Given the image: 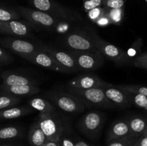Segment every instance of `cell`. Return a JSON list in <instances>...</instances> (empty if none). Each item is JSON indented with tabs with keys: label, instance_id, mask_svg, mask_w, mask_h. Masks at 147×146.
<instances>
[{
	"label": "cell",
	"instance_id": "52a82bcc",
	"mask_svg": "<svg viewBox=\"0 0 147 146\" xmlns=\"http://www.w3.org/2000/svg\"><path fill=\"white\" fill-rule=\"evenodd\" d=\"M105 115L99 111L85 113L78 123V128L83 135L95 139L100 134L105 123Z\"/></svg>",
	"mask_w": 147,
	"mask_h": 146
},
{
	"label": "cell",
	"instance_id": "e575fe53",
	"mask_svg": "<svg viewBox=\"0 0 147 146\" xmlns=\"http://www.w3.org/2000/svg\"><path fill=\"white\" fill-rule=\"evenodd\" d=\"M14 59L12 57L9 55L8 53L1 48H0V63L1 64H9V63L12 62Z\"/></svg>",
	"mask_w": 147,
	"mask_h": 146
},
{
	"label": "cell",
	"instance_id": "74e56055",
	"mask_svg": "<svg viewBox=\"0 0 147 146\" xmlns=\"http://www.w3.org/2000/svg\"><path fill=\"white\" fill-rule=\"evenodd\" d=\"M75 140V145L76 146H96L93 145H90L88 143H87L86 142H85L84 140H81V139L77 138Z\"/></svg>",
	"mask_w": 147,
	"mask_h": 146
},
{
	"label": "cell",
	"instance_id": "7402d4cb",
	"mask_svg": "<svg viewBox=\"0 0 147 146\" xmlns=\"http://www.w3.org/2000/svg\"><path fill=\"white\" fill-rule=\"evenodd\" d=\"M24 130L20 126L11 125L0 127V140L11 141L24 137Z\"/></svg>",
	"mask_w": 147,
	"mask_h": 146
},
{
	"label": "cell",
	"instance_id": "484cf974",
	"mask_svg": "<svg viewBox=\"0 0 147 146\" xmlns=\"http://www.w3.org/2000/svg\"><path fill=\"white\" fill-rule=\"evenodd\" d=\"M22 97H15L7 94H1L0 95V110L16 106L21 102Z\"/></svg>",
	"mask_w": 147,
	"mask_h": 146
},
{
	"label": "cell",
	"instance_id": "2e32d148",
	"mask_svg": "<svg viewBox=\"0 0 147 146\" xmlns=\"http://www.w3.org/2000/svg\"><path fill=\"white\" fill-rule=\"evenodd\" d=\"M2 87L21 85V84H34L37 85V80L30 75L17 72L15 71H5L1 74Z\"/></svg>",
	"mask_w": 147,
	"mask_h": 146
},
{
	"label": "cell",
	"instance_id": "d6a6232c",
	"mask_svg": "<svg viewBox=\"0 0 147 146\" xmlns=\"http://www.w3.org/2000/svg\"><path fill=\"white\" fill-rule=\"evenodd\" d=\"M104 0H83V9L86 12H88L92 9L103 6Z\"/></svg>",
	"mask_w": 147,
	"mask_h": 146
},
{
	"label": "cell",
	"instance_id": "603a6c76",
	"mask_svg": "<svg viewBox=\"0 0 147 146\" xmlns=\"http://www.w3.org/2000/svg\"><path fill=\"white\" fill-rule=\"evenodd\" d=\"M29 104L33 110H37L40 113L51 114L56 113L54 104L49 100L42 97H33L29 101Z\"/></svg>",
	"mask_w": 147,
	"mask_h": 146
},
{
	"label": "cell",
	"instance_id": "ac0fdd59",
	"mask_svg": "<svg viewBox=\"0 0 147 146\" xmlns=\"http://www.w3.org/2000/svg\"><path fill=\"white\" fill-rule=\"evenodd\" d=\"M131 135L127 119L118 120L112 123L106 135V142Z\"/></svg>",
	"mask_w": 147,
	"mask_h": 146
},
{
	"label": "cell",
	"instance_id": "1f68e13d",
	"mask_svg": "<svg viewBox=\"0 0 147 146\" xmlns=\"http://www.w3.org/2000/svg\"><path fill=\"white\" fill-rule=\"evenodd\" d=\"M133 64L135 67L147 70V52L139 54L133 60Z\"/></svg>",
	"mask_w": 147,
	"mask_h": 146
},
{
	"label": "cell",
	"instance_id": "d6986e66",
	"mask_svg": "<svg viewBox=\"0 0 147 146\" xmlns=\"http://www.w3.org/2000/svg\"><path fill=\"white\" fill-rule=\"evenodd\" d=\"M34 111L30 106H13L0 110V120H12L30 114Z\"/></svg>",
	"mask_w": 147,
	"mask_h": 146
},
{
	"label": "cell",
	"instance_id": "f546056e",
	"mask_svg": "<svg viewBox=\"0 0 147 146\" xmlns=\"http://www.w3.org/2000/svg\"><path fill=\"white\" fill-rule=\"evenodd\" d=\"M87 13L88 17L89 19L93 23H96V21L100 17L104 15L106 13V9L101 6V7H98L94 9H92L90 11H88Z\"/></svg>",
	"mask_w": 147,
	"mask_h": 146
},
{
	"label": "cell",
	"instance_id": "6da1fadb",
	"mask_svg": "<svg viewBox=\"0 0 147 146\" xmlns=\"http://www.w3.org/2000/svg\"><path fill=\"white\" fill-rule=\"evenodd\" d=\"M46 95L55 107L65 113L77 114L85 110L86 106L82 100L69 92L54 90L47 92Z\"/></svg>",
	"mask_w": 147,
	"mask_h": 146
},
{
	"label": "cell",
	"instance_id": "d590c367",
	"mask_svg": "<svg viewBox=\"0 0 147 146\" xmlns=\"http://www.w3.org/2000/svg\"><path fill=\"white\" fill-rule=\"evenodd\" d=\"M95 24H96L98 26H99V27H107L109 24H111V21L110 20H109V19L108 18L107 16L106 15V14H105L104 15H103L101 17H100V18L96 21Z\"/></svg>",
	"mask_w": 147,
	"mask_h": 146
},
{
	"label": "cell",
	"instance_id": "ba28073f",
	"mask_svg": "<svg viewBox=\"0 0 147 146\" xmlns=\"http://www.w3.org/2000/svg\"><path fill=\"white\" fill-rule=\"evenodd\" d=\"M68 51L74 57L79 71L89 72L100 68L104 64V56L98 50L86 52Z\"/></svg>",
	"mask_w": 147,
	"mask_h": 146
},
{
	"label": "cell",
	"instance_id": "7c38bea8",
	"mask_svg": "<svg viewBox=\"0 0 147 146\" xmlns=\"http://www.w3.org/2000/svg\"><path fill=\"white\" fill-rule=\"evenodd\" d=\"M111 84V83L106 82L102 80L97 74L89 72L76 76L68 82V87L87 90L93 88H104Z\"/></svg>",
	"mask_w": 147,
	"mask_h": 146
},
{
	"label": "cell",
	"instance_id": "f35d334b",
	"mask_svg": "<svg viewBox=\"0 0 147 146\" xmlns=\"http://www.w3.org/2000/svg\"><path fill=\"white\" fill-rule=\"evenodd\" d=\"M0 146H22L20 144L12 143L10 141H2L0 140Z\"/></svg>",
	"mask_w": 147,
	"mask_h": 146
},
{
	"label": "cell",
	"instance_id": "44dd1931",
	"mask_svg": "<svg viewBox=\"0 0 147 146\" xmlns=\"http://www.w3.org/2000/svg\"><path fill=\"white\" fill-rule=\"evenodd\" d=\"M130 128L131 135L139 137L147 127V118L143 116L134 115L127 119Z\"/></svg>",
	"mask_w": 147,
	"mask_h": 146
},
{
	"label": "cell",
	"instance_id": "d4e9b609",
	"mask_svg": "<svg viewBox=\"0 0 147 146\" xmlns=\"http://www.w3.org/2000/svg\"><path fill=\"white\" fill-rule=\"evenodd\" d=\"M105 14L110 20L111 24L119 25L121 24L124 18V8L106 9Z\"/></svg>",
	"mask_w": 147,
	"mask_h": 146
},
{
	"label": "cell",
	"instance_id": "9a60e30c",
	"mask_svg": "<svg viewBox=\"0 0 147 146\" xmlns=\"http://www.w3.org/2000/svg\"><path fill=\"white\" fill-rule=\"evenodd\" d=\"M102 89L106 97L115 107L126 108L131 105L126 92L119 88L117 85L111 84Z\"/></svg>",
	"mask_w": 147,
	"mask_h": 146
},
{
	"label": "cell",
	"instance_id": "f1b7e54d",
	"mask_svg": "<svg viewBox=\"0 0 147 146\" xmlns=\"http://www.w3.org/2000/svg\"><path fill=\"white\" fill-rule=\"evenodd\" d=\"M117 86L119 88L126 91L141 93L147 97V87L145 86L139 84H117Z\"/></svg>",
	"mask_w": 147,
	"mask_h": 146
},
{
	"label": "cell",
	"instance_id": "5b68a950",
	"mask_svg": "<svg viewBox=\"0 0 147 146\" xmlns=\"http://www.w3.org/2000/svg\"><path fill=\"white\" fill-rule=\"evenodd\" d=\"M37 122L47 140H59L62 135L68 129L67 124L56 115V113H40Z\"/></svg>",
	"mask_w": 147,
	"mask_h": 146
},
{
	"label": "cell",
	"instance_id": "ffe728a7",
	"mask_svg": "<svg viewBox=\"0 0 147 146\" xmlns=\"http://www.w3.org/2000/svg\"><path fill=\"white\" fill-rule=\"evenodd\" d=\"M27 138L31 146H42L47 141V137L41 130L37 121L30 126Z\"/></svg>",
	"mask_w": 147,
	"mask_h": 146
},
{
	"label": "cell",
	"instance_id": "836d02e7",
	"mask_svg": "<svg viewBox=\"0 0 147 146\" xmlns=\"http://www.w3.org/2000/svg\"><path fill=\"white\" fill-rule=\"evenodd\" d=\"M59 145L60 146H76L75 145V140L72 139L69 135L68 129L60 137Z\"/></svg>",
	"mask_w": 147,
	"mask_h": 146
},
{
	"label": "cell",
	"instance_id": "7a4b0ae2",
	"mask_svg": "<svg viewBox=\"0 0 147 146\" xmlns=\"http://www.w3.org/2000/svg\"><path fill=\"white\" fill-rule=\"evenodd\" d=\"M67 92L77 96L87 107L98 108H114L115 106L106 97L102 88L83 89L68 87Z\"/></svg>",
	"mask_w": 147,
	"mask_h": 146
},
{
	"label": "cell",
	"instance_id": "3957f363",
	"mask_svg": "<svg viewBox=\"0 0 147 146\" xmlns=\"http://www.w3.org/2000/svg\"><path fill=\"white\" fill-rule=\"evenodd\" d=\"M17 11L20 14V17H22L31 24L47 29H55L63 21H65L35 9L19 6L17 8Z\"/></svg>",
	"mask_w": 147,
	"mask_h": 146
},
{
	"label": "cell",
	"instance_id": "b9f144b4",
	"mask_svg": "<svg viewBox=\"0 0 147 146\" xmlns=\"http://www.w3.org/2000/svg\"><path fill=\"white\" fill-rule=\"evenodd\" d=\"M145 112H146V113L147 114V110H145Z\"/></svg>",
	"mask_w": 147,
	"mask_h": 146
},
{
	"label": "cell",
	"instance_id": "5bb4252c",
	"mask_svg": "<svg viewBox=\"0 0 147 146\" xmlns=\"http://www.w3.org/2000/svg\"><path fill=\"white\" fill-rule=\"evenodd\" d=\"M24 60L45 69L59 72H63L61 67L58 65L53 57L40 46L37 51L26 57Z\"/></svg>",
	"mask_w": 147,
	"mask_h": 146
},
{
	"label": "cell",
	"instance_id": "277c9868",
	"mask_svg": "<svg viewBox=\"0 0 147 146\" xmlns=\"http://www.w3.org/2000/svg\"><path fill=\"white\" fill-rule=\"evenodd\" d=\"M90 34L96 48L101 52L105 58L119 66L127 64L131 61L125 50L103 40L96 32H90Z\"/></svg>",
	"mask_w": 147,
	"mask_h": 146
},
{
	"label": "cell",
	"instance_id": "9c48e42d",
	"mask_svg": "<svg viewBox=\"0 0 147 146\" xmlns=\"http://www.w3.org/2000/svg\"><path fill=\"white\" fill-rule=\"evenodd\" d=\"M63 44L70 51H96V48L90 34L84 31H73L66 34L63 40Z\"/></svg>",
	"mask_w": 147,
	"mask_h": 146
},
{
	"label": "cell",
	"instance_id": "7bdbcfd3",
	"mask_svg": "<svg viewBox=\"0 0 147 146\" xmlns=\"http://www.w3.org/2000/svg\"><path fill=\"white\" fill-rule=\"evenodd\" d=\"M145 1H146V2H147V0H145Z\"/></svg>",
	"mask_w": 147,
	"mask_h": 146
},
{
	"label": "cell",
	"instance_id": "30bf717a",
	"mask_svg": "<svg viewBox=\"0 0 147 146\" xmlns=\"http://www.w3.org/2000/svg\"><path fill=\"white\" fill-rule=\"evenodd\" d=\"M0 44L24 59L37 51L39 48V46L36 44L16 37H1L0 38Z\"/></svg>",
	"mask_w": 147,
	"mask_h": 146
},
{
	"label": "cell",
	"instance_id": "4316f807",
	"mask_svg": "<svg viewBox=\"0 0 147 146\" xmlns=\"http://www.w3.org/2000/svg\"><path fill=\"white\" fill-rule=\"evenodd\" d=\"M137 137L133 135H129L121 138L115 139L107 142L106 146H133Z\"/></svg>",
	"mask_w": 147,
	"mask_h": 146
},
{
	"label": "cell",
	"instance_id": "e0dca14e",
	"mask_svg": "<svg viewBox=\"0 0 147 146\" xmlns=\"http://www.w3.org/2000/svg\"><path fill=\"white\" fill-rule=\"evenodd\" d=\"M1 94H7L15 97H26L32 96L40 92V88L38 85L34 84H21V85L2 87L0 86Z\"/></svg>",
	"mask_w": 147,
	"mask_h": 146
},
{
	"label": "cell",
	"instance_id": "cb8c5ba5",
	"mask_svg": "<svg viewBox=\"0 0 147 146\" xmlns=\"http://www.w3.org/2000/svg\"><path fill=\"white\" fill-rule=\"evenodd\" d=\"M126 91V90H124ZM128 94L131 104H134L136 107L144 109V110H147V97L144 94L141 93L133 92L126 91Z\"/></svg>",
	"mask_w": 147,
	"mask_h": 146
},
{
	"label": "cell",
	"instance_id": "f6af8a7d",
	"mask_svg": "<svg viewBox=\"0 0 147 146\" xmlns=\"http://www.w3.org/2000/svg\"><path fill=\"white\" fill-rule=\"evenodd\" d=\"M125 1H126V0H125Z\"/></svg>",
	"mask_w": 147,
	"mask_h": 146
},
{
	"label": "cell",
	"instance_id": "ab89813d",
	"mask_svg": "<svg viewBox=\"0 0 147 146\" xmlns=\"http://www.w3.org/2000/svg\"><path fill=\"white\" fill-rule=\"evenodd\" d=\"M42 146H60L59 140H47Z\"/></svg>",
	"mask_w": 147,
	"mask_h": 146
},
{
	"label": "cell",
	"instance_id": "ee69618b",
	"mask_svg": "<svg viewBox=\"0 0 147 146\" xmlns=\"http://www.w3.org/2000/svg\"><path fill=\"white\" fill-rule=\"evenodd\" d=\"M1 63H0V65H1Z\"/></svg>",
	"mask_w": 147,
	"mask_h": 146
},
{
	"label": "cell",
	"instance_id": "8d00e7d4",
	"mask_svg": "<svg viewBox=\"0 0 147 146\" xmlns=\"http://www.w3.org/2000/svg\"><path fill=\"white\" fill-rule=\"evenodd\" d=\"M133 146H147V136H140L138 137Z\"/></svg>",
	"mask_w": 147,
	"mask_h": 146
},
{
	"label": "cell",
	"instance_id": "60d3db41",
	"mask_svg": "<svg viewBox=\"0 0 147 146\" xmlns=\"http://www.w3.org/2000/svg\"><path fill=\"white\" fill-rule=\"evenodd\" d=\"M141 136H147V127H146V128L145 129V130H144V132L143 133V134H142Z\"/></svg>",
	"mask_w": 147,
	"mask_h": 146
},
{
	"label": "cell",
	"instance_id": "4dcf8cb0",
	"mask_svg": "<svg viewBox=\"0 0 147 146\" xmlns=\"http://www.w3.org/2000/svg\"><path fill=\"white\" fill-rule=\"evenodd\" d=\"M125 0H104L103 7L106 9L124 8Z\"/></svg>",
	"mask_w": 147,
	"mask_h": 146
},
{
	"label": "cell",
	"instance_id": "8992f818",
	"mask_svg": "<svg viewBox=\"0 0 147 146\" xmlns=\"http://www.w3.org/2000/svg\"><path fill=\"white\" fill-rule=\"evenodd\" d=\"M35 9L45 12L63 21H74L78 18L70 9L59 4L55 0H29Z\"/></svg>",
	"mask_w": 147,
	"mask_h": 146
},
{
	"label": "cell",
	"instance_id": "4fadbf2b",
	"mask_svg": "<svg viewBox=\"0 0 147 146\" xmlns=\"http://www.w3.org/2000/svg\"><path fill=\"white\" fill-rule=\"evenodd\" d=\"M32 30V24L20 19L0 21V34L14 36L16 37L29 36Z\"/></svg>",
	"mask_w": 147,
	"mask_h": 146
},
{
	"label": "cell",
	"instance_id": "8fae6325",
	"mask_svg": "<svg viewBox=\"0 0 147 146\" xmlns=\"http://www.w3.org/2000/svg\"><path fill=\"white\" fill-rule=\"evenodd\" d=\"M42 47L53 57L61 67L63 73H72L79 71L74 57L68 50L63 51L49 46H42Z\"/></svg>",
	"mask_w": 147,
	"mask_h": 146
},
{
	"label": "cell",
	"instance_id": "83f0119b",
	"mask_svg": "<svg viewBox=\"0 0 147 146\" xmlns=\"http://www.w3.org/2000/svg\"><path fill=\"white\" fill-rule=\"evenodd\" d=\"M20 15L17 11L10 9L0 7V21H9L20 19Z\"/></svg>",
	"mask_w": 147,
	"mask_h": 146
}]
</instances>
